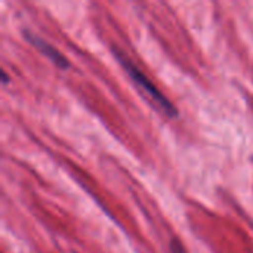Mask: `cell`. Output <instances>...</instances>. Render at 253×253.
I'll list each match as a JSON object with an SVG mask.
<instances>
[{"mask_svg": "<svg viewBox=\"0 0 253 253\" xmlns=\"http://www.w3.org/2000/svg\"><path fill=\"white\" fill-rule=\"evenodd\" d=\"M117 61L122 64V67L126 70V73L129 74V77L135 82V84L153 101L154 105H157V108L168 117H176L178 116V110L173 107V104L160 92V89L132 62L130 58H127L122 50H117L116 47L113 49Z\"/></svg>", "mask_w": 253, "mask_h": 253, "instance_id": "cell-1", "label": "cell"}, {"mask_svg": "<svg viewBox=\"0 0 253 253\" xmlns=\"http://www.w3.org/2000/svg\"><path fill=\"white\" fill-rule=\"evenodd\" d=\"M24 36L37 50H40L44 56H47V59H50L56 67H59V68H68L70 67L68 59L58 49H55L50 43H47L42 37H39V36H36V34H33V33H30L27 30L24 31Z\"/></svg>", "mask_w": 253, "mask_h": 253, "instance_id": "cell-2", "label": "cell"}, {"mask_svg": "<svg viewBox=\"0 0 253 253\" xmlns=\"http://www.w3.org/2000/svg\"><path fill=\"white\" fill-rule=\"evenodd\" d=\"M170 252L172 253H187L184 246L178 242V240H172L170 242Z\"/></svg>", "mask_w": 253, "mask_h": 253, "instance_id": "cell-3", "label": "cell"}]
</instances>
